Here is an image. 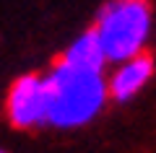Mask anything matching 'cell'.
Wrapping results in <instances>:
<instances>
[{"instance_id": "cell-1", "label": "cell", "mask_w": 156, "mask_h": 153, "mask_svg": "<svg viewBox=\"0 0 156 153\" xmlns=\"http://www.w3.org/2000/svg\"><path fill=\"white\" fill-rule=\"evenodd\" d=\"M47 83V125L57 130L83 127L104 109L107 91L104 70L78 68L60 60L44 75Z\"/></svg>"}, {"instance_id": "cell-2", "label": "cell", "mask_w": 156, "mask_h": 153, "mask_svg": "<svg viewBox=\"0 0 156 153\" xmlns=\"http://www.w3.org/2000/svg\"><path fill=\"white\" fill-rule=\"evenodd\" d=\"M154 11L148 0H109L99 11L94 34L99 39L107 62H122L140 55L148 44Z\"/></svg>"}, {"instance_id": "cell-3", "label": "cell", "mask_w": 156, "mask_h": 153, "mask_svg": "<svg viewBox=\"0 0 156 153\" xmlns=\"http://www.w3.org/2000/svg\"><path fill=\"white\" fill-rule=\"evenodd\" d=\"M5 114L13 127L18 130H34L47 125V83L44 75L26 73L16 78L5 99Z\"/></svg>"}, {"instance_id": "cell-4", "label": "cell", "mask_w": 156, "mask_h": 153, "mask_svg": "<svg viewBox=\"0 0 156 153\" xmlns=\"http://www.w3.org/2000/svg\"><path fill=\"white\" fill-rule=\"evenodd\" d=\"M151 78H154V60H151V55H146V52L117 62L115 73H112L109 81H107L109 99L117 101V104H128V101H133V99L148 86Z\"/></svg>"}, {"instance_id": "cell-5", "label": "cell", "mask_w": 156, "mask_h": 153, "mask_svg": "<svg viewBox=\"0 0 156 153\" xmlns=\"http://www.w3.org/2000/svg\"><path fill=\"white\" fill-rule=\"evenodd\" d=\"M62 60L73 62V65H78V68H91V70H104V65H107V55H104V49H101L99 39H96L94 29L86 31V34H81V37L62 52Z\"/></svg>"}, {"instance_id": "cell-6", "label": "cell", "mask_w": 156, "mask_h": 153, "mask_svg": "<svg viewBox=\"0 0 156 153\" xmlns=\"http://www.w3.org/2000/svg\"><path fill=\"white\" fill-rule=\"evenodd\" d=\"M0 153H5V151H0Z\"/></svg>"}]
</instances>
